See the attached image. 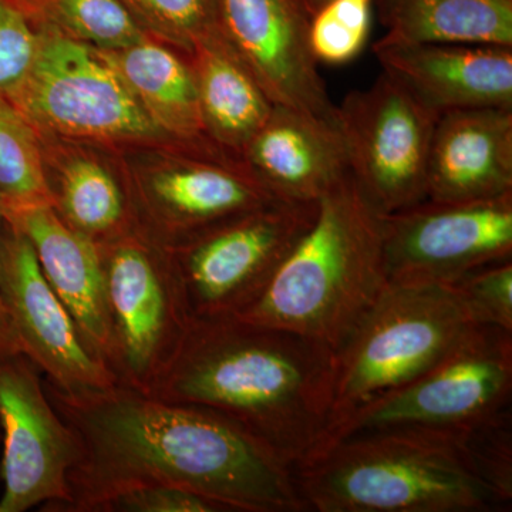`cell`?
Wrapping results in <instances>:
<instances>
[{"mask_svg": "<svg viewBox=\"0 0 512 512\" xmlns=\"http://www.w3.org/2000/svg\"><path fill=\"white\" fill-rule=\"evenodd\" d=\"M0 440H2V436H0Z\"/></svg>", "mask_w": 512, "mask_h": 512, "instance_id": "obj_34", "label": "cell"}, {"mask_svg": "<svg viewBox=\"0 0 512 512\" xmlns=\"http://www.w3.org/2000/svg\"><path fill=\"white\" fill-rule=\"evenodd\" d=\"M221 25L272 103L338 128V107L318 72L298 0H221Z\"/></svg>", "mask_w": 512, "mask_h": 512, "instance_id": "obj_14", "label": "cell"}, {"mask_svg": "<svg viewBox=\"0 0 512 512\" xmlns=\"http://www.w3.org/2000/svg\"><path fill=\"white\" fill-rule=\"evenodd\" d=\"M52 204L49 175L35 131L0 97V207Z\"/></svg>", "mask_w": 512, "mask_h": 512, "instance_id": "obj_25", "label": "cell"}, {"mask_svg": "<svg viewBox=\"0 0 512 512\" xmlns=\"http://www.w3.org/2000/svg\"><path fill=\"white\" fill-rule=\"evenodd\" d=\"M148 35L188 55L221 39V0H121Z\"/></svg>", "mask_w": 512, "mask_h": 512, "instance_id": "obj_26", "label": "cell"}, {"mask_svg": "<svg viewBox=\"0 0 512 512\" xmlns=\"http://www.w3.org/2000/svg\"><path fill=\"white\" fill-rule=\"evenodd\" d=\"M478 325L456 285H387L335 353L329 439L350 414L423 375Z\"/></svg>", "mask_w": 512, "mask_h": 512, "instance_id": "obj_5", "label": "cell"}, {"mask_svg": "<svg viewBox=\"0 0 512 512\" xmlns=\"http://www.w3.org/2000/svg\"><path fill=\"white\" fill-rule=\"evenodd\" d=\"M298 2L299 5L302 6L303 12L306 13V16L311 19L320 8H323V6L329 2V0H298Z\"/></svg>", "mask_w": 512, "mask_h": 512, "instance_id": "obj_32", "label": "cell"}, {"mask_svg": "<svg viewBox=\"0 0 512 512\" xmlns=\"http://www.w3.org/2000/svg\"><path fill=\"white\" fill-rule=\"evenodd\" d=\"M383 73L437 116L466 109H512V47L414 43L373 45Z\"/></svg>", "mask_w": 512, "mask_h": 512, "instance_id": "obj_16", "label": "cell"}, {"mask_svg": "<svg viewBox=\"0 0 512 512\" xmlns=\"http://www.w3.org/2000/svg\"><path fill=\"white\" fill-rule=\"evenodd\" d=\"M39 43L8 101L39 134L90 141L170 140L99 50L36 26Z\"/></svg>", "mask_w": 512, "mask_h": 512, "instance_id": "obj_7", "label": "cell"}, {"mask_svg": "<svg viewBox=\"0 0 512 512\" xmlns=\"http://www.w3.org/2000/svg\"><path fill=\"white\" fill-rule=\"evenodd\" d=\"M373 0H329L309 19V47L316 62L348 63L369 39Z\"/></svg>", "mask_w": 512, "mask_h": 512, "instance_id": "obj_27", "label": "cell"}, {"mask_svg": "<svg viewBox=\"0 0 512 512\" xmlns=\"http://www.w3.org/2000/svg\"><path fill=\"white\" fill-rule=\"evenodd\" d=\"M191 60L208 136L225 156L241 161L242 151L269 119L275 104L225 37L202 43Z\"/></svg>", "mask_w": 512, "mask_h": 512, "instance_id": "obj_21", "label": "cell"}, {"mask_svg": "<svg viewBox=\"0 0 512 512\" xmlns=\"http://www.w3.org/2000/svg\"><path fill=\"white\" fill-rule=\"evenodd\" d=\"M454 285L483 325L512 332V259L484 266Z\"/></svg>", "mask_w": 512, "mask_h": 512, "instance_id": "obj_29", "label": "cell"}, {"mask_svg": "<svg viewBox=\"0 0 512 512\" xmlns=\"http://www.w3.org/2000/svg\"><path fill=\"white\" fill-rule=\"evenodd\" d=\"M2 212L29 239L47 284L66 306L86 345L109 367L110 329L99 245L70 228L52 204Z\"/></svg>", "mask_w": 512, "mask_h": 512, "instance_id": "obj_19", "label": "cell"}, {"mask_svg": "<svg viewBox=\"0 0 512 512\" xmlns=\"http://www.w3.org/2000/svg\"><path fill=\"white\" fill-rule=\"evenodd\" d=\"M336 107L350 174L376 210L393 214L426 201L439 116L383 72Z\"/></svg>", "mask_w": 512, "mask_h": 512, "instance_id": "obj_10", "label": "cell"}, {"mask_svg": "<svg viewBox=\"0 0 512 512\" xmlns=\"http://www.w3.org/2000/svg\"><path fill=\"white\" fill-rule=\"evenodd\" d=\"M110 329L109 369L150 393L191 325L170 252L140 227L99 245Z\"/></svg>", "mask_w": 512, "mask_h": 512, "instance_id": "obj_6", "label": "cell"}, {"mask_svg": "<svg viewBox=\"0 0 512 512\" xmlns=\"http://www.w3.org/2000/svg\"><path fill=\"white\" fill-rule=\"evenodd\" d=\"M247 167L279 201L313 204L349 173L336 127L275 104L241 154Z\"/></svg>", "mask_w": 512, "mask_h": 512, "instance_id": "obj_18", "label": "cell"}, {"mask_svg": "<svg viewBox=\"0 0 512 512\" xmlns=\"http://www.w3.org/2000/svg\"><path fill=\"white\" fill-rule=\"evenodd\" d=\"M511 394L512 332L478 325L423 375L350 414L323 447L366 431L470 430L510 409Z\"/></svg>", "mask_w": 512, "mask_h": 512, "instance_id": "obj_8", "label": "cell"}, {"mask_svg": "<svg viewBox=\"0 0 512 512\" xmlns=\"http://www.w3.org/2000/svg\"><path fill=\"white\" fill-rule=\"evenodd\" d=\"M99 53L170 140L180 141L208 160L238 163L225 156L208 136L191 63L150 37L124 49Z\"/></svg>", "mask_w": 512, "mask_h": 512, "instance_id": "obj_20", "label": "cell"}, {"mask_svg": "<svg viewBox=\"0 0 512 512\" xmlns=\"http://www.w3.org/2000/svg\"><path fill=\"white\" fill-rule=\"evenodd\" d=\"M0 303L13 349L45 373L47 384L67 394L119 384L47 284L29 239L6 220L0 237Z\"/></svg>", "mask_w": 512, "mask_h": 512, "instance_id": "obj_13", "label": "cell"}, {"mask_svg": "<svg viewBox=\"0 0 512 512\" xmlns=\"http://www.w3.org/2000/svg\"><path fill=\"white\" fill-rule=\"evenodd\" d=\"M3 217L2 207H0V237H2ZM8 353H16L13 349L12 339H10L8 323H6L5 313H3L2 303H0V356L8 355Z\"/></svg>", "mask_w": 512, "mask_h": 512, "instance_id": "obj_31", "label": "cell"}, {"mask_svg": "<svg viewBox=\"0 0 512 512\" xmlns=\"http://www.w3.org/2000/svg\"><path fill=\"white\" fill-rule=\"evenodd\" d=\"M53 208L60 218L94 244L103 245L138 227L133 195L106 165L74 157L50 184Z\"/></svg>", "mask_w": 512, "mask_h": 512, "instance_id": "obj_23", "label": "cell"}, {"mask_svg": "<svg viewBox=\"0 0 512 512\" xmlns=\"http://www.w3.org/2000/svg\"><path fill=\"white\" fill-rule=\"evenodd\" d=\"M33 25L99 50H119L150 37L121 0H18Z\"/></svg>", "mask_w": 512, "mask_h": 512, "instance_id": "obj_24", "label": "cell"}, {"mask_svg": "<svg viewBox=\"0 0 512 512\" xmlns=\"http://www.w3.org/2000/svg\"><path fill=\"white\" fill-rule=\"evenodd\" d=\"M387 285L383 214L349 171L319 198L311 227L237 318L291 330L338 353Z\"/></svg>", "mask_w": 512, "mask_h": 512, "instance_id": "obj_3", "label": "cell"}, {"mask_svg": "<svg viewBox=\"0 0 512 512\" xmlns=\"http://www.w3.org/2000/svg\"><path fill=\"white\" fill-rule=\"evenodd\" d=\"M39 33L32 20L10 0H0V97L8 100L35 59Z\"/></svg>", "mask_w": 512, "mask_h": 512, "instance_id": "obj_28", "label": "cell"}, {"mask_svg": "<svg viewBox=\"0 0 512 512\" xmlns=\"http://www.w3.org/2000/svg\"><path fill=\"white\" fill-rule=\"evenodd\" d=\"M316 205L272 202L168 249L191 319L247 311L311 227Z\"/></svg>", "mask_w": 512, "mask_h": 512, "instance_id": "obj_9", "label": "cell"}, {"mask_svg": "<svg viewBox=\"0 0 512 512\" xmlns=\"http://www.w3.org/2000/svg\"><path fill=\"white\" fill-rule=\"evenodd\" d=\"M211 501L168 485H143L110 498L99 512H217Z\"/></svg>", "mask_w": 512, "mask_h": 512, "instance_id": "obj_30", "label": "cell"}, {"mask_svg": "<svg viewBox=\"0 0 512 512\" xmlns=\"http://www.w3.org/2000/svg\"><path fill=\"white\" fill-rule=\"evenodd\" d=\"M42 373L20 353L0 356L2 480L0 512L67 503L69 473L79 456L76 437L47 394Z\"/></svg>", "mask_w": 512, "mask_h": 512, "instance_id": "obj_12", "label": "cell"}, {"mask_svg": "<svg viewBox=\"0 0 512 512\" xmlns=\"http://www.w3.org/2000/svg\"><path fill=\"white\" fill-rule=\"evenodd\" d=\"M386 37L512 47V0H373Z\"/></svg>", "mask_w": 512, "mask_h": 512, "instance_id": "obj_22", "label": "cell"}, {"mask_svg": "<svg viewBox=\"0 0 512 512\" xmlns=\"http://www.w3.org/2000/svg\"><path fill=\"white\" fill-rule=\"evenodd\" d=\"M335 352L315 340L237 316L191 319L150 396L224 417L293 468L332 427Z\"/></svg>", "mask_w": 512, "mask_h": 512, "instance_id": "obj_2", "label": "cell"}, {"mask_svg": "<svg viewBox=\"0 0 512 512\" xmlns=\"http://www.w3.org/2000/svg\"><path fill=\"white\" fill-rule=\"evenodd\" d=\"M46 384L76 437L70 498L55 512H99L143 485H168L221 511H308L295 468L247 430L218 414L117 386L67 394Z\"/></svg>", "mask_w": 512, "mask_h": 512, "instance_id": "obj_1", "label": "cell"}, {"mask_svg": "<svg viewBox=\"0 0 512 512\" xmlns=\"http://www.w3.org/2000/svg\"><path fill=\"white\" fill-rule=\"evenodd\" d=\"M466 431L376 430L333 441L295 468L318 512H485L505 507L474 466Z\"/></svg>", "mask_w": 512, "mask_h": 512, "instance_id": "obj_4", "label": "cell"}, {"mask_svg": "<svg viewBox=\"0 0 512 512\" xmlns=\"http://www.w3.org/2000/svg\"><path fill=\"white\" fill-rule=\"evenodd\" d=\"M131 195L138 227L167 249L279 201L244 164L197 157L148 171Z\"/></svg>", "mask_w": 512, "mask_h": 512, "instance_id": "obj_15", "label": "cell"}, {"mask_svg": "<svg viewBox=\"0 0 512 512\" xmlns=\"http://www.w3.org/2000/svg\"><path fill=\"white\" fill-rule=\"evenodd\" d=\"M383 259L389 284L448 285L512 259V192L383 214Z\"/></svg>", "mask_w": 512, "mask_h": 512, "instance_id": "obj_11", "label": "cell"}, {"mask_svg": "<svg viewBox=\"0 0 512 512\" xmlns=\"http://www.w3.org/2000/svg\"><path fill=\"white\" fill-rule=\"evenodd\" d=\"M10 2L16 3L18 2V0H10Z\"/></svg>", "mask_w": 512, "mask_h": 512, "instance_id": "obj_33", "label": "cell"}, {"mask_svg": "<svg viewBox=\"0 0 512 512\" xmlns=\"http://www.w3.org/2000/svg\"><path fill=\"white\" fill-rule=\"evenodd\" d=\"M512 192V109L441 114L431 140L426 200L474 202Z\"/></svg>", "mask_w": 512, "mask_h": 512, "instance_id": "obj_17", "label": "cell"}]
</instances>
